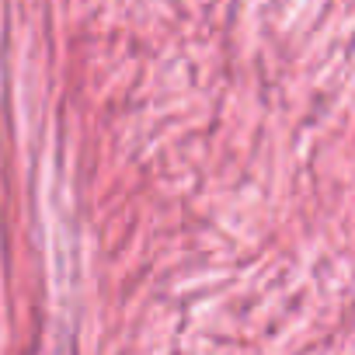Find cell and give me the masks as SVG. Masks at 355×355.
<instances>
[]
</instances>
